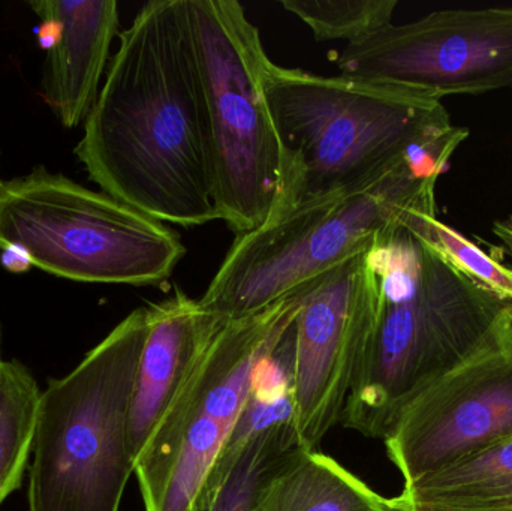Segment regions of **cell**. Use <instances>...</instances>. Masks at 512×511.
I'll return each instance as SVG.
<instances>
[{"label": "cell", "mask_w": 512, "mask_h": 511, "mask_svg": "<svg viewBox=\"0 0 512 511\" xmlns=\"http://www.w3.org/2000/svg\"><path fill=\"white\" fill-rule=\"evenodd\" d=\"M307 449L295 423L249 441L219 474L207 480L198 511H254L268 483Z\"/></svg>", "instance_id": "obj_16"}, {"label": "cell", "mask_w": 512, "mask_h": 511, "mask_svg": "<svg viewBox=\"0 0 512 511\" xmlns=\"http://www.w3.org/2000/svg\"><path fill=\"white\" fill-rule=\"evenodd\" d=\"M3 180H0V185H2Z\"/></svg>", "instance_id": "obj_24"}, {"label": "cell", "mask_w": 512, "mask_h": 511, "mask_svg": "<svg viewBox=\"0 0 512 511\" xmlns=\"http://www.w3.org/2000/svg\"><path fill=\"white\" fill-rule=\"evenodd\" d=\"M309 287L222 324L135 462L144 510L198 511L248 401L256 365L279 347Z\"/></svg>", "instance_id": "obj_8"}, {"label": "cell", "mask_w": 512, "mask_h": 511, "mask_svg": "<svg viewBox=\"0 0 512 511\" xmlns=\"http://www.w3.org/2000/svg\"><path fill=\"white\" fill-rule=\"evenodd\" d=\"M75 155L102 192L161 222L219 219L212 137L186 0H155L120 33Z\"/></svg>", "instance_id": "obj_1"}, {"label": "cell", "mask_w": 512, "mask_h": 511, "mask_svg": "<svg viewBox=\"0 0 512 511\" xmlns=\"http://www.w3.org/2000/svg\"><path fill=\"white\" fill-rule=\"evenodd\" d=\"M418 210L379 234L367 254L376 282L375 329L342 422L384 440L397 411L471 353L510 303L472 281L420 231Z\"/></svg>", "instance_id": "obj_3"}, {"label": "cell", "mask_w": 512, "mask_h": 511, "mask_svg": "<svg viewBox=\"0 0 512 511\" xmlns=\"http://www.w3.org/2000/svg\"><path fill=\"white\" fill-rule=\"evenodd\" d=\"M512 435V303L480 344L397 411L384 437L403 486Z\"/></svg>", "instance_id": "obj_9"}, {"label": "cell", "mask_w": 512, "mask_h": 511, "mask_svg": "<svg viewBox=\"0 0 512 511\" xmlns=\"http://www.w3.org/2000/svg\"><path fill=\"white\" fill-rule=\"evenodd\" d=\"M146 335V308L135 309L41 392L29 511H120L134 474L129 413Z\"/></svg>", "instance_id": "obj_4"}, {"label": "cell", "mask_w": 512, "mask_h": 511, "mask_svg": "<svg viewBox=\"0 0 512 511\" xmlns=\"http://www.w3.org/2000/svg\"><path fill=\"white\" fill-rule=\"evenodd\" d=\"M397 500L421 511H512V435L403 486Z\"/></svg>", "instance_id": "obj_14"}, {"label": "cell", "mask_w": 512, "mask_h": 511, "mask_svg": "<svg viewBox=\"0 0 512 511\" xmlns=\"http://www.w3.org/2000/svg\"><path fill=\"white\" fill-rule=\"evenodd\" d=\"M352 80L445 96L512 87V6L442 9L412 23L390 24L337 57Z\"/></svg>", "instance_id": "obj_10"}, {"label": "cell", "mask_w": 512, "mask_h": 511, "mask_svg": "<svg viewBox=\"0 0 512 511\" xmlns=\"http://www.w3.org/2000/svg\"><path fill=\"white\" fill-rule=\"evenodd\" d=\"M41 390L18 360L0 362V506L20 488L33 450Z\"/></svg>", "instance_id": "obj_17"}, {"label": "cell", "mask_w": 512, "mask_h": 511, "mask_svg": "<svg viewBox=\"0 0 512 511\" xmlns=\"http://www.w3.org/2000/svg\"><path fill=\"white\" fill-rule=\"evenodd\" d=\"M493 233L501 240L502 246L507 249L512 258V215L505 221L495 222Z\"/></svg>", "instance_id": "obj_21"}, {"label": "cell", "mask_w": 512, "mask_h": 511, "mask_svg": "<svg viewBox=\"0 0 512 511\" xmlns=\"http://www.w3.org/2000/svg\"><path fill=\"white\" fill-rule=\"evenodd\" d=\"M5 254H3V264L8 267L12 272H21V270H26V267L23 264H27V266H32L30 261L27 260L26 255L20 251V249L15 248H6L3 249Z\"/></svg>", "instance_id": "obj_20"}, {"label": "cell", "mask_w": 512, "mask_h": 511, "mask_svg": "<svg viewBox=\"0 0 512 511\" xmlns=\"http://www.w3.org/2000/svg\"><path fill=\"white\" fill-rule=\"evenodd\" d=\"M397 0H282L286 11L300 18L316 41H361L393 24Z\"/></svg>", "instance_id": "obj_18"}, {"label": "cell", "mask_w": 512, "mask_h": 511, "mask_svg": "<svg viewBox=\"0 0 512 511\" xmlns=\"http://www.w3.org/2000/svg\"><path fill=\"white\" fill-rule=\"evenodd\" d=\"M424 239L441 252L454 267L504 302L512 303V269L498 258L487 254L477 243L439 221L436 212L420 218Z\"/></svg>", "instance_id": "obj_19"}, {"label": "cell", "mask_w": 512, "mask_h": 511, "mask_svg": "<svg viewBox=\"0 0 512 511\" xmlns=\"http://www.w3.org/2000/svg\"><path fill=\"white\" fill-rule=\"evenodd\" d=\"M0 248L59 278L134 287L165 284L186 255L165 222L42 167L0 185Z\"/></svg>", "instance_id": "obj_6"}, {"label": "cell", "mask_w": 512, "mask_h": 511, "mask_svg": "<svg viewBox=\"0 0 512 511\" xmlns=\"http://www.w3.org/2000/svg\"><path fill=\"white\" fill-rule=\"evenodd\" d=\"M264 93L282 150L276 215L360 191L409 162L447 168L469 131L415 90L268 62Z\"/></svg>", "instance_id": "obj_2"}, {"label": "cell", "mask_w": 512, "mask_h": 511, "mask_svg": "<svg viewBox=\"0 0 512 511\" xmlns=\"http://www.w3.org/2000/svg\"><path fill=\"white\" fill-rule=\"evenodd\" d=\"M444 171L409 162L367 188L289 210L237 237L201 305L230 321L279 302L370 248L388 228L436 207Z\"/></svg>", "instance_id": "obj_5"}, {"label": "cell", "mask_w": 512, "mask_h": 511, "mask_svg": "<svg viewBox=\"0 0 512 511\" xmlns=\"http://www.w3.org/2000/svg\"><path fill=\"white\" fill-rule=\"evenodd\" d=\"M36 15L56 21L60 35L48 48L42 96L65 128H75L89 116L119 29L116 0H35Z\"/></svg>", "instance_id": "obj_13"}, {"label": "cell", "mask_w": 512, "mask_h": 511, "mask_svg": "<svg viewBox=\"0 0 512 511\" xmlns=\"http://www.w3.org/2000/svg\"><path fill=\"white\" fill-rule=\"evenodd\" d=\"M146 311L147 335L129 413V450L134 465L225 323L179 288L164 302L147 306Z\"/></svg>", "instance_id": "obj_12"}, {"label": "cell", "mask_w": 512, "mask_h": 511, "mask_svg": "<svg viewBox=\"0 0 512 511\" xmlns=\"http://www.w3.org/2000/svg\"><path fill=\"white\" fill-rule=\"evenodd\" d=\"M384 498L336 459L304 450L259 495L254 511H387Z\"/></svg>", "instance_id": "obj_15"}, {"label": "cell", "mask_w": 512, "mask_h": 511, "mask_svg": "<svg viewBox=\"0 0 512 511\" xmlns=\"http://www.w3.org/2000/svg\"><path fill=\"white\" fill-rule=\"evenodd\" d=\"M387 511H421L417 509H412V507L405 506V504L400 503L396 498H391V507Z\"/></svg>", "instance_id": "obj_22"}, {"label": "cell", "mask_w": 512, "mask_h": 511, "mask_svg": "<svg viewBox=\"0 0 512 511\" xmlns=\"http://www.w3.org/2000/svg\"><path fill=\"white\" fill-rule=\"evenodd\" d=\"M212 137L219 219L236 236L276 215L282 150L264 93L270 57L237 0H186Z\"/></svg>", "instance_id": "obj_7"}, {"label": "cell", "mask_w": 512, "mask_h": 511, "mask_svg": "<svg viewBox=\"0 0 512 511\" xmlns=\"http://www.w3.org/2000/svg\"><path fill=\"white\" fill-rule=\"evenodd\" d=\"M370 248L313 279L294 320L295 425L310 450L342 420L369 353L378 308Z\"/></svg>", "instance_id": "obj_11"}, {"label": "cell", "mask_w": 512, "mask_h": 511, "mask_svg": "<svg viewBox=\"0 0 512 511\" xmlns=\"http://www.w3.org/2000/svg\"><path fill=\"white\" fill-rule=\"evenodd\" d=\"M0 362H2V326H0Z\"/></svg>", "instance_id": "obj_23"}]
</instances>
